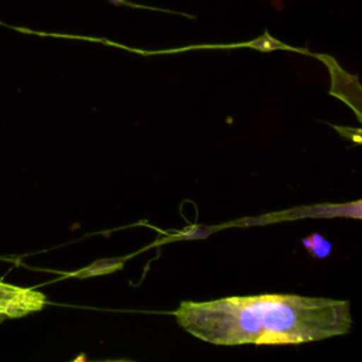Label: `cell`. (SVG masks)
Returning a JSON list of instances; mask_svg holds the SVG:
<instances>
[{
  "mask_svg": "<svg viewBox=\"0 0 362 362\" xmlns=\"http://www.w3.org/2000/svg\"><path fill=\"white\" fill-rule=\"evenodd\" d=\"M47 304V297L35 288L20 287L0 280V324L37 313Z\"/></svg>",
  "mask_w": 362,
  "mask_h": 362,
  "instance_id": "cell-2",
  "label": "cell"
},
{
  "mask_svg": "<svg viewBox=\"0 0 362 362\" xmlns=\"http://www.w3.org/2000/svg\"><path fill=\"white\" fill-rule=\"evenodd\" d=\"M305 249L318 259L327 257L331 253V243L321 235H311L303 240Z\"/></svg>",
  "mask_w": 362,
  "mask_h": 362,
  "instance_id": "cell-3",
  "label": "cell"
},
{
  "mask_svg": "<svg viewBox=\"0 0 362 362\" xmlns=\"http://www.w3.org/2000/svg\"><path fill=\"white\" fill-rule=\"evenodd\" d=\"M191 335L215 345L301 344L351 331V303L296 294L182 301L173 313Z\"/></svg>",
  "mask_w": 362,
  "mask_h": 362,
  "instance_id": "cell-1",
  "label": "cell"
}]
</instances>
